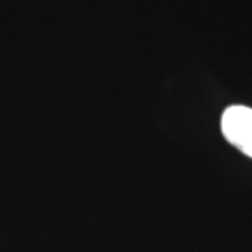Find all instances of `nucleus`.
Masks as SVG:
<instances>
[{
    "mask_svg": "<svg viewBox=\"0 0 252 252\" xmlns=\"http://www.w3.org/2000/svg\"><path fill=\"white\" fill-rule=\"evenodd\" d=\"M221 133L229 144L252 158V108L231 105L221 117Z\"/></svg>",
    "mask_w": 252,
    "mask_h": 252,
    "instance_id": "f257e3e1",
    "label": "nucleus"
}]
</instances>
